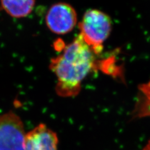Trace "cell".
I'll return each instance as SVG.
<instances>
[{
  "label": "cell",
  "mask_w": 150,
  "mask_h": 150,
  "mask_svg": "<svg viewBox=\"0 0 150 150\" xmlns=\"http://www.w3.org/2000/svg\"><path fill=\"white\" fill-rule=\"evenodd\" d=\"M26 135L23 122L15 112L0 115V150H25Z\"/></svg>",
  "instance_id": "3957f363"
},
{
  "label": "cell",
  "mask_w": 150,
  "mask_h": 150,
  "mask_svg": "<svg viewBox=\"0 0 150 150\" xmlns=\"http://www.w3.org/2000/svg\"><path fill=\"white\" fill-rule=\"evenodd\" d=\"M95 55L79 35L51 59L50 68L57 78L56 90L59 96L78 95L82 81L95 68Z\"/></svg>",
  "instance_id": "6da1fadb"
},
{
  "label": "cell",
  "mask_w": 150,
  "mask_h": 150,
  "mask_svg": "<svg viewBox=\"0 0 150 150\" xmlns=\"http://www.w3.org/2000/svg\"><path fill=\"white\" fill-rule=\"evenodd\" d=\"M57 135L45 125L26 133L25 150H57Z\"/></svg>",
  "instance_id": "5b68a950"
},
{
  "label": "cell",
  "mask_w": 150,
  "mask_h": 150,
  "mask_svg": "<svg viewBox=\"0 0 150 150\" xmlns=\"http://www.w3.org/2000/svg\"><path fill=\"white\" fill-rule=\"evenodd\" d=\"M1 7L9 16L22 18L28 16L33 11L35 0H0Z\"/></svg>",
  "instance_id": "8992f818"
},
{
  "label": "cell",
  "mask_w": 150,
  "mask_h": 150,
  "mask_svg": "<svg viewBox=\"0 0 150 150\" xmlns=\"http://www.w3.org/2000/svg\"><path fill=\"white\" fill-rule=\"evenodd\" d=\"M79 35L96 55L103 50V44L112 30L111 19L99 9H90L84 13L79 23Z\"/></svg>",
  "instance_id": "7a4b0ae2"
},
{
  "label": "cell",
  "mask_w": 150,
  "mask_h": 150,
  "mask_svg": "<svg viewBox=\"0 0 150 150\" xmlns=\"http://www.w3.org/2000/svg\"><path fill=\"white\" fill-rule=\"evenodd\" d=\"M78 16L74 8L63 2L55 3L48 9L45 17L46 25L53 33L64 35L76 26Z\"/></svg>",
  "instance_id": "277c9868"
},
{
  "label": "cell",
  "mask_w": 150,
  "mask_h": 150,
  "mask_svg": "<svg viewBox=\"0 0 150 150\" xmlns=\"http://www.w3.org/2000/svg\"><path fill=\"white\" fill-rule=\"evenodd\" d=\"M143 150H150V139L149 140V142L146 144V146H144Z\"/></svg>",
  "instance_id": "52a82bcc"
}]
</instances>
